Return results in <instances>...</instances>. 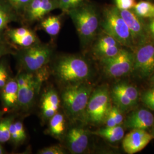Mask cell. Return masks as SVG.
<instances>
[{
	"label": "cell",
	"instance_id": "cell-1",
	"mask_svg": "<svg viewBox=\"0 0 154 154\" xmlns=\"http://www.w3.org/2000/svg\"><path fill=\"white\" fill-rule=\"evenodd\" d=\"M70 17L82 44H89L93 40L99 28V14L90 4H81L67 12Z\"/></svg>",
	"mask_w": 154,
	"mask_h": 154
},
{
	"label": "cell",
	"instance_id": "cell-2",
	"mask_svg": "<svg viewBox=\"0 0 154 154\" xmlns=\"http://www.w3.org/2000/svg\"><path fill=\"white\" fill-rule=\"evenodd\" d=\"M55 75L64 83L72 85L83 83L88 79L91 69L88 62L81 57L65 56L58 61L54 68Z\"/></svg>",
	"mask_w": 154,
	"mask_h": 154
},
{
	"label": "cell",
	"instance_id": "cell-3",
	"mask_svg": "<svg viewBox=\"0 0 154 154\" xmlns=\"http://www.w3.org/2000/svg\"><path fill=\"white\" fill-rule=\"evenodd\" d=\"M92 92L90 86L83 83L68 85L62 92V99L66 114L72 119H84Z\"/></svg>",
	"mask_w": 154,
	"mask_h": 154
},
{
	"label": "cell",
	"instance_id": "cell-4",
	"mask_svg": "<svg viewBox=\"0 0 154 154\" xmlns=\"http://www.w3.org/2000/svg\"><path fill=\"white\" fill-rule=\"evenodd\" d=\"M101 26L105 33L116 39L121 45L134 46L129 29L116 6L105 9Z\"/></svg>",
	"mask_w": 154,
	"mask_h": 154
},
{
	"label": "cell",
	"instance_id": "cell-5",
	"mask_svg": "<svg viewBox=\"0 0 154 154\" xmlns=\"http://www.w3.org/2000/svg\"><path fill=\"white\" fill-rule=\"evenodd\" d=\"M111 95L106 86L97 88L91 94L86 106L84 120L98 125L105 121L111 106Z\"/></svg>",
	"mask_w": 154,
	"mask_h": 154
},
{
	"label": "cell",
	"instance_id": "cell-6",
	"mask_svg": "<svg viewBox=\"0 0 154 154\" xmlns=\"http://www.w3.org/2000/svg\"><path fill=\"white\" fill-rule=\"evenodd\" d=\"M44 74H34L32 72H21L16 77L18 83V107L22 109H29L44 79Z\"/></svg>",
	"mask_w": 154,
	"mask_h": 154
},
{
	"label": "cell",
	"instance_id": "cell-7",
	"mask_svg": "<svg viewBox=\"0 0 154 154\" xmlns=\"http://www.w3.org/2000/svg\"><path fill=\"white\" fill-rule=\"evenodd\" d=\"M52 52L48 46L34 45L25 48L20 53L19 61L28 72H37L49 62Z\"/></svg>",
	"mask_w": 154,
	"mask_h": 154
},
{
	"label": "cell",
	"instance_id": "cell-8",
	"mask_svg": "<svg viewBox=\"0 0 154 154\" xmlns=\"http://www.w3.org/2000/svg\"><path fill=\"white\" fill-rule=\"evenodd\" d=\"M101 61L106 75L113 78L123 77L133 71L134 54L127 50L121 49L116 56Z\"/></svg>",
	"mask_w": 154,
	"mask_h": 154
},
{
	"label": "cell",
	"instance_id": "cell-9",
	"mask_svg": "<svg viewBox=\"0 0 154 154\" xmlns=\"http://www.w3.org/2000/svg\"><path fill=\"white\" fill-rule=\"evenodd\" d=\"M133 71L141 78L151 76L154 72V44L146 42L139 46L134 54Z\"/></svg>",
	"mask_w": 154,
	"mask_h": 154
},
{
	"label": "cell",
	"instance_id": "cell-10",
	"mask_svg": "<svg viewBox=\"0 0 154 154\" xmlns=\"http://www.w3.org/2000/svg\"><path fill=\"white\" fill-rule=\"evenodd\" d=\"M129 29L134 46H139L147 42L148 30L145 28L140 17L131 10L119 11Z\"/></svg>",
	"mask_w": 154,
	"mask_h": 154
},
{
	"label": "cell",
	"instance_id": "cell-11",
	"mask_svg": "<svg viewBox=\"0 0 154 154\" xmlns=\"http://www.w3.org/2000/svg\"><path fill=\"white\" fill-rule=\"evenodd\" d=\"M154 138L153 135L145 130L133 129L123 138V148L127 154H135L144 149Z\"/></svg>",
	"mask_w": 154,
	"mask_h": 154
},
{
	"label": "cell",
	"instance_id": "cell-12",
	"mask_svg": "<svg viewBox=\"0 0 154 154\" xmlns=\"http://www.w3.org/2000/svg\"><path fill=\"white\" fill-rule=\"evenodd\" d=\"M55 9H59V0H31L23 12L26 20L34 21Z\"/></svg>",
	"mask_w": 154,
	"mask_h": 154
},
{
	"label": "cell",
	"instance_id": "cell-13",
	"mask_svg": "<svg viewBox=\"0 0 154 154\" xmlns=\"http://www.w3.org/2000/svg\"><path fill=\"white\" fill-rule=\"evenodd\" d=\"M66 142L67 147L72 154H82L88 146V132L79 127H72L67 134Z\"/></svg>",
	"mask_w": 154,
	"mask_h": 154
},
{
	"label": "cell",
	"instance_id": "cell-14",
	"mask_svg": "<svg viewBox=\"0 0 154 154\" xmlns=\"http://www.w3.org/2000/svg\"><path fill=\"white\" fill-rule=\"evenodd\" d=\"M154 115L149 110H139L132 112L125 122V126L131 129L146 130L154 125Z\"/></svg>",
	"mask_w": 154,
	"mask_h": 154
},
{
	"label": "cell",
	"instance_id": "cell-15",
	"mask_svg": "<svg viewBox=\"0 0 154 154\" xmlns=\"http://www.w3.org/2000/svg\"><path fill=\"white\" fill-rule=\"evenodd\" d=\"M18 83L16 78H11L0 91L2 105L6 110L18 107Z\"/></svg>",
	"mask_w": 154,
	"mask_h": 154
},
{
	"label": "cell",
	"instance_id": "cell-16",
	"mask_svg": "<svg viewBox=\"0 0 154 154\" xmlns=\"http://www.w3.org/2000/svg\"><path fill=\"white\" fill-rule=\"evenodd\" d=\"M7 35L14 44L28 48L37 44L38 38L36 35L26 28H18L9 29Z\"/></svg>",
	"mask_w": 154,
	"mask_h": 154
},
{
	"label": "cell",
	"instance_id": "cell-17",
	"mask_svg": "<svg viewBox=\"0 0 154 154\" xmlns=\"http://www.w3.org/2000/svg\"><path fill=\"white\" fill-rule=\"evenodd\" d=\"M15 11L6 1L0 0V35L10 23L16 20Z\"/></svg>",
	"mask_w": 154,
	"mask_h": 154
},
{
	"label": "cell",
	"instance_id": "cell-18",
	"mask_svg": "<svg viewBox=\"0 0 154 154\" xmlns=\"http://www.w3.org/2000/svg\"><path fill=\"white\" fill-rule=\"evenodd\" d=\"M94 133L111 143H115L121 140L125 135L124 129L120 125L111 127H106Z\"/></svg>",
	"mask_w": 154,
	"mask_h": 154
},
{
	"label": "cell",
	"instance_id": "cell-19",
	"mask_svg": "<svg viewBox=\"0 0 154 154\" xmlns=\"http://www.w3.org/2000/svg\"><path fill=\"white\" fill-rule=\"evenodd\" d=\"M61 17L59 16H50L44 19L41 26L51 36H55L60 33L61 27Z\"/></svg>",
	"mask_w": 154,
	"mask_h": 154
},
{
	"label": "cell",
	"instance_id": "cell-20",
	"mask_svg": "<svg viewBox=\"0 0 154 154\" xmlns=\"http://www.w3.org/2000/svg\"><path fill=\"white\" fill-rule=\"evenodd\" d=\"M121 45H109L95 44L94 46V54L101 60L113 57L121 51Z\"/></svg>",
	"mask_w": 154,
	"mask_h": 154
},
{
	"label": "cell",
	"instance_id": "cell-21",
	"mask_svg": "<svg viewBox=\"0 0 154 154\" xmlns=\"http://www.w3.org/2000/svg\"><path fill=\"white\" fill-rule=\"evenodd\" d=\"M133 11L140 18H154V4L146 1L136 3Z\"/></svg>",
	"mask_w": 154,
	"mask_h": 154
},
{
	"label": "cell",
	"instance_id": "cell-22",
	"mask_svg": "<svg viewBox=\"0 0 154 154\" xmlns=\"http://www.w3.org/2000/svg\"><path fill=\"white\" fill-rule=\"evenodd\" d=\"M65 130V121L64 116L60 113H56L50 118L49 130L50 133L56 137L61 136Z\"/></svg>",
	"mask_w": 154,
	"mask_h": 154
},
{
	"label": "cell",
	"instance_id": "cell-23",
	"mask_svg": "<svg viewBox=\"0 0 154 154\" xmlns=\"http://www.w3.org/2000/svg\"><path fill=\"white\" fill-rule=\"evenodd\" d=\"M112 90L125 95L130 99L135 105L138 102L139 98L138 90L132 85L125 83H118L112 88Z\"/></svg>",
	"mask_w": 154,
	"mask_h": 154
},
{
	"label": "cell",
	"instance_id": "cell-24",
	"mask_svg": "<svg viewBox=\"0 0 154 154\" xmlns=\"http://www.w3.org/2000/svg\"><path fill=\"white\" fill-rule=\"evenodd\" d=\"M111 97H112L117 107L121 111L128 110L135 105L127 97L113 90L111 91Z\"/></svg>",
	"mask_w": 154,
	"mask_h": 154
},
{
	"label": "cell",
	"instance_id": "cell-25",
	"mask_svg": "<svg viewBox=\"0 0 154 154\" xmlns=\"http://www.w3.org/2000/svg\"><path fill=\"white\" fill-rule=\"evenodd\" d=\"M13 121V118L6 117L0 119V143H5L11 140L10 125Z\"/></svg>",
	"mask_w": 154,
	"mask_h": 154
},
{
	"label": "cell",
	"instance_id": "cell-26",
	"mask_svg": "<svg viewBox=\"0 0 154 154\" xmlns=\"http://www.w3.org/2000/svg\"><path fill=\"white\" fill-rule=\"evenodd\" d=\"M60 98L57 93L53 90H50L45 94L42 102L49 105L57 111L60 106Z\"/></svg>",
	"mask_w": 154,
	"mask_h": 154
},
{
	"label": "cell",
	"instance_id": "cell-27",
	"mask_svg": "<svg viewBox=\"0 0 154 154\" xmlns=\"http://www.w3.org/2000/svg\"><path fill=\"white\" fill-rule=\"evenodd\" d=\"M8 65L5 59H0V91L11 78Z\"/></svg>",
	"mask_w": 154,
	"mask_h": 154
},
{
	"label": "cell",
	"instance_id": "cell-28",
	"mask_svg": "<svg viewBox=\"0 0 154 154\" xmlns=\"http://www.w3.org/2000/svg\"><path fill=\"white\" fill-rule=\"evenodd\" d=\"M143 103L151 110H154V87L143 92L142 95Z\"/></svg>",
	"mask_w": 154,
	"mask_h": 154
},
{
	"label": "cell",
	"instance_id": "cell-29",
	"mask_svg": "<svg viewBox=\"0 0 154 154\" xmlns=\"http://www.w3.org/2000/svg\"><path fill=\"white\" fill-rule=\"evenodd\" d=\"M84 0H59V9L63 12L69 10L82 4Z\"/></svg>",
	"mask_w": 154,
	"mask_h": 154
},
{
	"label": "cell",
	"instance_id": "cell-30",
	"mask_svg": "<svg viewBox=\"0 0 154 154\" xmlns=\"http://www.w3.org/2000/svg\"><path fill=\"white\" fill-rule=\"evenodd\" d=\"M17 11H23L31 0H6Z\"/></svg>",
	"mask_w": 154,
	"mask_h": 154
},
{
	"label": "cell",
	"instance_id": "cell-31",
	"mask_svg": "<svg viewBox=\"0 0 154 154\" xmlns=\"http://www.w3.org/2000/svg\"><path fill=\"white\" fill-rule=\"evenodd\" d=\"M116 7L119 11L131 10L135 5V0H114Z\"/></svg>",
	"mask_w": 154,
	"mask_h": 154
},
{
	"label": "cell",
	"instance_id": "cell-32",
	"mask_svg": "<svg viewBox=\"0 0 154 154\" xmlns=\"http://www.w3.org/2000/svg\"><path fill=\"white\" fill-rule=\"evenodd\" d=\"M14 51L2 35H0V59L9 54H13Z\"/></svg>",
	"mask_w": 154,
	"mask_h": 154
},
{
	"label": "cell",
	"instance_id": "cell-33",
	"mask_svg": "<svg viewBox=\"0 0 154 154\" xmlns=\"http://www.w3.org/2000/svg\"><path fill=\"white\" fill-rule=\"evenodd\" d=\"M40 154H65L64 149L59 146H52L40 149L38 151Z\"/></svg>",
	"mask_w": 154,
	"mask_h": 154
},
{
	"label": "cell",
	"instance_id": "cell-34",
	"mask_svg": "<svg viewBox=\"0 0 154 154\" xmlns=\"http://www.w3.org/2000/svg\"><path fill=\"white\" fill-rule=\"evenodd\" d=\"M109 113L114 118L117 125H120L123 122V116L121 113V111L117 107H111L109 110Z\"/></svg>",
	"mask_w": 154,
	"mask_h": 154
},
{
	"label": "cell",
	"instance_id": "cell-35",
	"mask_svg": "<svg viewBox=\"0 0 154 154\" xmlns=\"http://www.w3.org/2000/svg\"><path fill=\"white\" fill-rule=\"evenodd\" d=\"M9 130H10V133H11V140L12 141V142L15 144H17V143H21L23 142L17 130L16 127L15 126V125L13 121L12 122L10 125Z\"/></svg>",
	"mask_w": 154,
	"mask_h": 154
},
{
	"label": "cell",
	"instance_id": "cell-36",
	"mask_svg": "<svg viewBox=\"0 0 154 154\" xmlns=\"http://www.w3.org/2000/svg\"><path fill=\"white\" fill-rule=\"evenodd\" d=\"M42 111L43 116L45 118L47 119H50L52 116H54L57 112L53 108L43 102H42Z\"/></svg>",
	"mask_w": 154,
	"mask_h": 154
},
{
	"label": "cell",
	"instance_id": "cell-37",
	"mask_svg": "<svg viewBox=\"0 0 154 154\" xmlns=\"http://www.w3.org/2000/svg\"><path fill=\"white\" fill-rule=\"evenodd\" d=\"M15 126L16 127L17 130L18 132L20 137L21 138L22 141H23L26 138V134L25 131L24 127L22 125V122L20 121L14 122Z\"/></svg>",
	"mask_w": 154,
	"mask_h": 154
},
{
	"label": "cell",
	"instance_id": "cell-38",
	"mask_svg": "<svg viewBox=\"0 0 154 154\" xmlns=\"http://www.w3.org/2000/svg\"><path fill=\"white\" fill-rule=\"evenodd\" d=\"M105 123L106 125V127H111L116 126H118L116 123V122L114 118L109 113V111L107 114V115L106 116V118L105 119Z\"/></svg>",
	"mask_w": 154,
	"mask_h": 154
},
{
	"label": "cell",
	"instance_id": "cell-39",
	"mask_svg": "<svg viewBox=\"0 0 154 154\" xmlns=\"http://www.w3.org/2000/svg\"><path fill=\"white\" fill-rule=\"evenodd\" d=\"M147 30L154 38V18L150 19V21L148 25Z\"/></svg>",
	"mask_w": 154,
	"mask_h": 154
},
{
	"label": "cell",
	"instance_id": "cell-40",
	"mask_svg": "<svg viewBox=\"0 0 154 154\" xmlns=\"http://www.w3.org/2000/svg\"><path fill=\"white\" fill-rule=\"evenodd\" d=\"M4 153H5V149L1 145V144L0 143V154H3Z\"/></svg>",
	"mask_w": 154,
	"mask_h": 154
},
{
	"label": "cell",
	"instance_id": "cell-41",
	"mask_svg": "<svg viewBox=\"0 0 154 154\" xmlns=\"http://www.w3.org/2000/svg\"><path fill=\"white\" fill-rule=\"evenodd\" d=\"M150 77H151V79H150L151 82L152 84V85L154 86V72L152 73V74Z\"/></svg>",
	"mask_w": 154,
	"mask_h": 154
},
{
	"label": "cell",
	"instance_id": "cell-42",
	"mask_svg": "<svg viewBox=\"0 0 154 154\" xmlns=\"http://www.w3.org/2000/svg\"><path fill=\"white\" fill-rule=\"evenodd\" d=\"M2 115H3V112H2V111H1L0 110V119H1V117H2Z\"/></svg>",
	"mask_w": 154,
	"mask_h": 154
},
{
	"label": "cell",
	"instance_id": "cell-43",
	"mask_svg": "<svg viewBox=\"0 0 154 154\" xmlns=\"http://www.w3.org/2000/svg\"></svg>",
	"mask_w": 154,
	"mask_h": 154
}]
</instances>
